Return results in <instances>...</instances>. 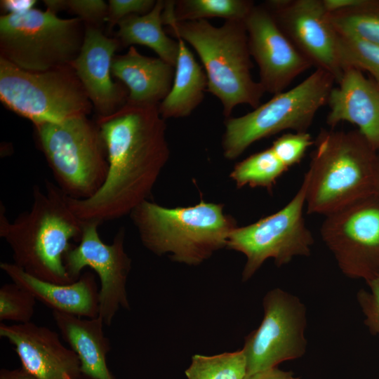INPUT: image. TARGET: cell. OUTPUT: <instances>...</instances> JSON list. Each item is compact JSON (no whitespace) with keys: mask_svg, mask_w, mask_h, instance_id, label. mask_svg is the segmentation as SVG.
<instances>
[{"mask_svg":"<svg viewBox=\"0 0 379 379\" xmlns=\"http://www.w3.org/2000/svg\"><path fill=\"white\" fill-rule=\"evenodd\" d=\"M96 123L107 152V178L93 197L68 200L81 221L101 224L130 215L148 200L170 150L159 105L126 102Z\"/></svg>","mask_w":379,"mask_h":379,"instance_id":"6da1fadb","label":"cell"},{"mask_svg":"<svg viewBox=\"0 0 379 379\" xmlns=\"http://www.w3.org/2000/svg\"><path fill=\"white\" fill-rule=\"evenodd\" d=\"M30 208L10 222L1 211L0 237L12 251L13 263L27 274L58 284L74 281L64 256L70 241H80L84 222L72 210L68 197L49 180L35 185Z\"/></svg>","mask_w":379,"mask_h":379,"instance_id":"7a4b0ae2","label":"cell"},{"mask_svg":"<svg viewBox=\"0 0 379 379\" xmlns=\"http://www.w3.org/2000/svg\"><path fill=\"white\" fill-rule=\"evenodd\" d=\"M174 6L175 1H165L162 19L166 33L194 49L207 77V91L220 101L225 117H230L239 105L258 107L265 91L251 73V55L244 21L225 20L220 27L207 20L177 21Z\"/></svg>","mask_w":379,"mask_h":379,"instance_id":"3957f363","label":"cell"},{"mask_svg":"<svg viewBox=\"0 0 379 379\" xmlns=\"http://www.w3.org/2000/svg\"><path fill=\"white\" fill-rule=\"evenodd\" d=\"M307 180V211L327 215L375 194L377 151L358 131L323 129Z\"/></svg>","mask_w":379,"mask_h":379,"instance_id":"277c9868","label":"cell"},{"mask_svg":"<svg viewBox=\"0 0 379 379\" xmlns=\"http://www.w3.org/2000/svg\"><path fill=\"white\" fill-rule=\"evenodd\" d=\"M143 246L159 256L197 265L226 247L235 219L224 205L201 200L192 206L168 208L146 200L130 213Z\"/></svg>","mask_w":379,"mask_h":379,"instance_id":"5b68a950","label":"cell"},{"mask_svg":"<svg viewBox=\"0 0 379 379\" xmlns=\"http://www.w3.org/2000/svg\"><path fill=\"white\" fill-rule=\"evenodd\" d=\"M34 129L58 187L72 199L93 197L105 182L109 168L97 123L80 116L37 124Z\"/></svg>","mask_w":379,"mask_h":379,"instance_id":"8992f818","label":"cell"},{"mask_svg":"<svg viewBox=\"0 0 379 379\" xmlns=\"http://www.w3.org/2000/svg\"><path fill=\"white\" fill-rule=\"evenodd\" d=\"M335 82L331 74L316 69L298 85L274 95L253 111L227 118L223 156L235 159L255 142L286 130L307 131L318 111L327 104Z\"/></svg>","mask_w":379,"mask_h":379,"instance_id":"52a82bcc","label":"cell"},{"mask_svg":"<svg viewBox=\"0 0 379 379\" xmlns=\"http://www.w3.org/2000/svg\"><path fill=\"white\" fill-rule=\"evenodd\" d=\"M85 23L63 19L46 9L6 13L0 17V57L29 72L71 65L79 55Z\"/></svg>","mask_w":379,"mask_h":379,"instance_id":"ba28073f","label":"cell"},{"mask_svg":"<svg viewBox=\"0 0 379 379\" xmlns=\"http://www.w3.org/2000/svg\"><path fill=\"white\" fill-rule=\"evenodd\" d=\"M0 100L34 126L87 116L93 108L71 65L29 72L1 57Z\"/></svg>","mask_w":379,"mask_h":379,"instance_id":"9c48e42d","label":"cell"},{"mask_svg":"<svg viewBox=\"0 0 379 379\" xmlns=\"http://www.w3.org/2000/svg\"><path fill=\"white\" fill-rule=\"evenodd\" d=\"M307 180L296 194L276 213L244 227H237L230 234L226 247L243 253L246 261L242 280L248 281L266 260L272 258L278 267L296 256H309L314 238L305 224Z\"/></svg>","mask_w":379,"mask_h":379,"instance_id":"30bf717a","label":"cell"},{"mask_svg":"<svg viewBox=\"0 0 379 379\" xmlns=\"http://www.w3.org/2000/svg\"><path fill=\"white\" fill-rule=\"evenodd\" d=\"M262 307V320L246 337L242 348L246 378L283 361L300 358L307 346V310L298 296L276 288L265 294Z\"/></svg>","mask_w":379,"mask_h":379,"instance_id":"8fae6325","label":"cell"},{"mask_svg":"<svg viewBox=\"0 0 379 379\" xmlns=\"http://www.w3.org/2000/svg\"><path fill=\"white\" fill-rule=\"evenodd\" d=\"M325 217L321 235L341 272L366 282L379 275V198L369 196Z\"/></svg>","mask_w":379,"mask_h":379,"instance_id":"7c38bea8","label":"cell"},{"mask_svg":"<svg viewBox=\"0 0 379 379\" xmlns=\"http://www.w3.org/2000/svg\"><path fill=\"white\" fill-rule=\"evenodd\" d=\"M100 225L95 221L84 222L79 244L67 251L64 263L72 281L79 279L86 267L98 274L100 281L98 317L105 326H110L120 308L130 309L126 283L131 259L124 249V229H119L108 244L100 237Z\"/></svg>","mask_w":379,"mask_h":379,"instance_id":"4fadbf2b","label":"cell"},{"mask_svg":"<svg viewBox=\"0 0 379 379\" xmlns=\"http://www.w3.org/2000/svg\"><path fill=\"white\" fill-rule=\"evenodd\" d=\"M264 5L312 66L331 74L337 84L343 74L338 34L322 0H272Z\"/></svg>","mask_w":379,"mask_h":379,"instance_id":"5bb4252c","label":"cell"},{"mask_svg":"<svg viewBox=\"0 0 379 379\" xmlns=\"http://www.w3.org/2000/svg\"><path fill=\"white\" fill-rule=\"evenodd\" d=\"M251 55L259 68L265 93L273 95L286 88L312 63L298 50L265 6H254L244 20Z\"/></svg>","mask_w":379,"mask_h":379,"instance_id":"9a60e30c","label":"cell"},{"mask_svg":"<svg viewBox=\"0 0 379 379\" xmlns=\"http://www.w3.org/2000/svg\"><path fill=\"white\" fill-rule=\"evenodd\" d=\"M0 336L13 347L21 367L37 379H84L77 353L57 332L32 321L0 324Z\"/></svg>","mask_w":379,"mask_h":379,"instance_id":"2e32d148","label":"cell"},{"mask_svg":"<svg viewBox=\"0 0 379 379\" xmlns=\"http://www.w3.org/2000/svg\"><path fill=\"white\" fill-rule=\"evenodd\" d=\"M120 45L117 38L105 36L98 27L86 25L81 48L71 63L98 117L112 114L127 100L128 93L111 76Z\"/></svg>","mask_w":379,"mask_h":379,"instance_id":"e0dca14e","label":"cell"},{"mask_svg":"<svg viewBox=\"0 0 379 379\" xmlns=\"http://www.w3.org/2000/svg\"><path fill=\"white\" fill-rule=\"evenodd\" d=\"M333 87L327 105L326 124L334 128L340 122L351 123L375 150L379 149V85L353 67L344 69Z\"/></svg>","mask_w":379,"mask_h":379,"instance_id":"ac0fdd59","label":"cell"},{"mask_svg":"<svg viewBox=\"0 0 379 379\" xmlns=\"http://www.w3.org/2000/svg\"><path fill=\"white\" fill-rule=\"evenodd\" d=\"M0 268L13 283L52 311L81 318L98 317L100 289L93 272H85L71 284H58L34 277L13 262H1Z\"/></svg>","mask_w":379,"mask_h":379,"instance_id":"d6986e66","label":"cell"},{"mask_svg":"<svg viewBox=\"0 0 379 379\" xmlns=\"http://www.w3.org/2000/svg\"><path fill=\"white\" fill-rule=\"evenodd\" d=\"M112 74L128 88L126 102L159 105L171 91L175 67L160 58L142 55L131 46L126 53L114 57Z\"/></svg>","mask_w":379,"mask_h":379,"instance_id":"ffe728a7","label":"cell"},{"mask_svg":"<svg viewBox=\"0 0 379 379\" xmlns=\"http://www.w3.org/2000/svg\"><path fill=\"white\" fill-rule=\"evenodd\" d=\"M52 316L62 339L78 355L84 379H117L107 366L110 341L99 317L83 319L56 311Z\"/></svg>","mask_w":379,"mask_h":379,"instance_id":"44dd1931","label":"cell"},{"mask_svg":"<svg viewBox=\"0 0 379 379\" xmlns=\"http://www.w3.org/2000/svg\"><path fill=\"white\" fill-rule=\"evenodd\" d=\"M179 52L175 75L170 92L159 104V112L165 120L188 117L201 104L207 91V77L188 48L186 43L177 39Z\"/></svg>","mask_w":379,"mask_h":379,"instance_id":"7402d4cb","label":"cell"},{"mask_svg":"<svg viewBox=\"0 0 379 379\" xmlns=\"http://www.w3.org/2000/svg\"><path fill=\"white\" fill-rule=\"evenodd\" d=\"M165 1L157 0L154 8L144 15L133 14L119 23L117 39L124 46L144 45L164 61L175 67L179 52L178 40L168 36L163 29L162 13Z\"/></svg>","mask_w":379,"mask_h":379,"instance_id":"603a6c76","label":"cell"},{"mask_svg":"<svg viewBox=\"0 0 379 379\" xmlns=\"http://www.w3.org/2000/svg\"><path fill=\"white\" fill-rule=\"evenodd\" d=\"M328 18L338 34L379 46V3L363 0L328 13Z\"/></svg>","mask_w":379,"mask_h":379,"instance_id":"cb8c5ba5","label":"cell"},{"mask_svg":"<svg viewBox=\"0 0 379 379\" xmlns=\"http://www.w3.org/2000/svg\"><path fill=\"white\" fill-rule=\"evenodd\" d=\"M287 170L270 147L237 164L230 178L239 188L248 185L271 190Z\"/></svg>","mask_w":379,"mask_h":379,"instance_id":"d4e9b609","label":"cell"},{"mask_svg":"<svg viewBox=\"0 0 379 379\" xmlns=\"http://www.w3.org/2000/svg\"><path fill=\"white\" fill-rule=\"evenodd\" d=\"M254 6L249 0H179L175 1L173 16L177 21L209 18L244 21Z\"/></svg>","mask_w":379,"mask_h":379,"instance_id":"484cf974","label":"cell"},{"mask_svg":"<svg viewBox=\"0 0 379 379\" xmlns=\"http://www.w3.org/2000/svg\"><path fill=\"white\" fill-rule=\"evenodd\" d=\"M185 373L187 379H246V358L242 350L213 356L194 354Z\"/></svg>","mask_w":379,"mask_h":379,"instance_id":"4316f807","label":"cell"},{"mask_svg":"<svg viewBox=\"0 0 379 379\" xmlns=\"http://www.w3.org/2000/svg\"><path fill=\"white\" fill-rule=\"evenodd\" d=\"M338 51L343 72L347 67L366 71L379 85V46L338 34Z\"/></svg>","mask_w":379,"mask_h":379,"instance_id":"83f0119b","label":"cell"},{"mask_svg":"<svg viewBox=\"0 0 379 379\" xmlns=\"http://www.w3.org/2000/svg\"><path fill=\"white\" fill-rule=\"evenodd\" d=\"M36 302L31 293L13 282L2 285L0 288V321L17 324L30 322Z\"/></svg>","mask_w":379,"mask_h":379,"instance_id":"f1b7e54d","label":"cell"},{"mask_svg":"<svg viewBox=\"0 0 379 379\" xmlns=\"http://www.w3.org/2000/svg\"><path fill=\"white\" fill-rule=\"evenodd\" d=\"M314 142L307 131L287 133L276 139L270 148L288 169L302 160Z\"/></svg>","mask_w":379,"mask_h":379,"instance_id":"f546056e","label":"cell"},{"mask_svg":"<svg viewBox=\"0 0 379 379\" xmlns=\"http://www.w3.org/2000/svg\"><path fill=\"white\" fill-rule=\"evenodd\" d=\"M368 290L361 289L357 298L370 333L379 338V275L366 282Z\"/></svg>","mask_w":379,"mask_h":379,"instance_id":"4dcf8cb0","label":"cell"},{"mask_svg":"<svg viewBox=\"0 0 379 379\" xmlns=\"http://www.w3.org/2000/svg\"><path fill=\"white\" fill-rule=\"evenodd\" d=\"M154 0H109L107 22L112 29L126 16L133 14L144 15L155 6Z\"/></svg>","mask_w":379,"mask_h":379,"instance_id":"1f68e13d","label":"cell"},{"mask_svg":"<svg viewBox=\"0 0 379 379\" xmlns=\"http://www.w3.org/2000/svg\"><path fill=\"white\" fill-rule=\"evenodd\" d=\"M67 8L78 15L86 25L98 27L107 21L108 4L102 0H69Z\"/></svg>","mask_w":379,"mask_h":379,"instance_id":"d6a6232c","label":"cell"},{"mask_svg":"<svg viewBox=\"0 0 379 379\" xmlns=\"http://www.w3.org/2000/svg\"><path fill=\"white\" fill-rule=\"evenodd\" d=\"M36 3L35 0H3L1 6L7 13L18 14L34 8Z\"/></svg>","mask_w":379,"mask_h":379,"instance_id":"836d02e7","label":"cell"},{"mask_svg":"<svg viewBox=\"0 0 379 379\" xmlns=\"http://www.w3.org/2000/svg\"><path fill=\"white\" fill-rule=\"evenodd\" d=\"M246 379H300L291 371H284L277 367L255 373Z\"/></svg>","mask_w":379,"mask_h":379,"instance_id":"e575fe53","label":"cell"},{"mask_svg":"<svg viewBox=\"0 0 379 379\" xmlns=\"http://www.w3.org/2000/svg\"><path fill=\"white\" fill-rule=\"evenodd\" d=\"M0 379H37L22 367L9 370L1 368L0 371Z\"/></svg>","mask_w":379,"mask_h":379,"instance_id":"d590c367","label":"cell"},{"mask_svg":"<svg viewBox=\"0 0 379 379\" xmlns=\"http://www.w3.org/2000/svg\"><path fill=\"white\" fill-rule=\"evenodd\" d=\"M46 6V9L54 13L67 8V1L64 0H44L43 1Z\"/></svg>","mask_w":379,"mask_h":379,"instance_id":"8d00e7d4","label":"cell"},{"mask_svg":"<svg viewBox=\"0 0 379 379\" xmlns=\"http://www.w3.org/2000/svg\"><path fill=\"white\" fill-rule=\"evenodd\" d=\"M379 198V149L377 151V164L375 171V194Z\"/></svg>","mask_w":379,"mask_h":379,"instance_id":"74e56055","label":"cell"}]
</instances>
